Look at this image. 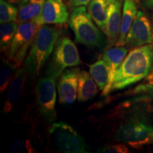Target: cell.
<instances>
[{"label":"cell","mask_w":153,"mask_h":153,"mask_svg":"<svg viewBox=\"0 0 153 153\" xmlns=\"http://www.w3.org/2000/svg\"><path fill=\"white\" fill-rule=\"evenodd\" d=\"M126 104L116 108L121 113L120 121L114 129V139L119 143L139 148L151 143L153 126L145 104Z\"/></svg>","instance_id":"cell-1"},{"label":"cell","mask_w":153,"mask_h":153,"mask_svg":"<svg viewBox=\"0 0 153 153\" xmlns=\"http://www.w3.org/2000/svg\"><path fill=\"white\" fill-rule=\"evenodd\" d=\"M153 66V44L132 49L115 74L111 89L121 90L145 79Z\"/></svg>","instance_id":"cell-2"},{"label":"cell","mask_w":153,"mask_h":153,"mask_svg":"<svg viewBox=\"0 0 153 153\" xmlns=\"http://www.w3.org/2000/svg\"><path fill=\"white\" fill-rule=\"evenodd\" d=\"M49 25H42L39 28L25 60V68L30 75L39 74L60 38V28Z\"/></svg>","instance_id":"cell-3"},{"label":"cell","mask_w":153,"mask_h":153,"mask_svg":"<svg viewBox=\"0 0 153 153\" xmlns=\"http://www.w3.org/2000/svg\"><path fill=\"white\" fill-rule=\"evenodd\" d=\"M69 26L74 32L75 42L89 48H106V38L104 32L94 24L93 19L87 12L85 6H80L73 9Z\"/></svg>","instance_id":"cell-4"},{"label":"cell","mask_w":153,"mask_h":153,"mask_svg":"<svg viewBox=\"0 0 153 153\" xmlns=\"http://www.w3.org/2000/svg\"><path fill=\"white\" fill-rule=\"evenodd\" d=\"M80 64L81 60L76 45L68 37L62 36L56 42L45 74L57 79L67 68Z\"/></svg>","instance_id":"cell-5"},{"label":"cell","mask_w":153,"mask_h":153,"mask_svg":"<svg viewBox=\"0 0 153 153\" xmlns=\"http://www.w3.org/2000/svg\"><path fill=\"white\" fill-rule=\"evenodd\" d=\"M49 137L59 152L87 153V145L83 137L71 126L65 122H53L50 126Z\"/></svg>","instance_id":"cell-6"},{"label":"cell","mask_w":153,"mask_h":153,"mask_svg":"<svg viewBox=\"0 0 153 153\" xmlns=\"http://www.w3.org/2000/svg\"><path fill=\"white\" fill-rule=\"evenodd\" d=\"M41 27L36 19L19 24L18 29L11 42L7 58L12 62L17 68L26 59L28 49L31 46L37 31Z\"/></svg>","instance_id":"cell-7"},{"label":"cell","mask_w":153,"mask_h":153,"mask_svg":"<svg viewBox=\"0 0 153 153\" xmlns=\"http://www.w3.org/2000/svg\"><path fill=\"white\" fill-rule=\"evenodd\" d=\"M56 79L53 76L45 75L40 78L36 88V100L40 112L49 123H53L56 120L55 111L56 103Z\"/></svg>","instance_id":"cell-8"},{"label":"cell","mask_w":153,"mask_h":153,"mask_svg":"<svg viewBox=\"0 0 153 153\" xmlns=\"http://www.w3.org/2000/svg\"><path fill=\"white\" fill-rule=\"evenodd\" d=\"M148 44H153L152 25L148 16L142 11H138L126 36L124 46L133 49Z\"/></svg>","instance_id":"cell-9"},{"label":"cell","mask_w":153,"mask_h":153,"mask_svg":"<svg viewBox=\"0 0 153 153\" xmlns=\"http://www.w3.org/2000/svg\"><path fill=\"white\" fill-rule=\"evenodd\" d=\"M79 73V68L76 67L67 68L61 74L57 85L59 103L62 104H72L76 101Z\"/></svg>","instance_id":"cell-10"},{"label":"cell","mask_w":153,"mask_h":153,"mask_svg":"<svg viewBox=\"0 0 153 153\" xmlns=\"http://www.w3.org/2000/svg\"><path fill=\"white\" fill-rule=\"evenodd\" d=\"M64 0H46L36 20L39 25H62L68 21L69 14Z\"/></svg>","instance_id":"cell-11"},{"label":"cell","mask_w":153,"mask_h":153,"mask_svg":"<svg viewBox=\"0 0 153 153\" xmlns=\"http://www.w3.org/2000/svg\"><path fill=\"white\" fill-rule=\"evenodd\" d=\"M121 1L111 0L108 10L106 26V46L105 50L113 48L117 43L121 26Z\"/></svg>","instance_id":"cell-12"},{"label":"cell","mask_w":153,"mask_h":153,"mask_svg":"<svg viewBox=\"0 0 153 153\" xmlns=\"http://www.w3.org/2000/svg\"><path fill=\"white\" fill-rule=\"evenodd\" d=\"M127 53L128 49L124 46H116V48L105 50L102 55V59L106 61L108 67V81L102 91L101 97H105L111 93L115 74L127 55Z\"/></svg>","instance_id":"cell-13"},{"label":"cell","mask_w":153,"mask_h":153,"mask_svg":"<svg viewBox=\"0 0 153 153\" xmlns=\"http://www.w3.org/2000/svg\"><path fill=\"white\" fill-rule=\"evenodd\" d=\"M26 70L25 68H19L15 72L11 81L10 87L4 105V112L8 113L12 109L15 104L20 100L23 94L25 81H26Z\"/></svg>","instance_id":"cell-14"},{"label":"cell","mask_w":153,"mask_h":153,"mask_svg":"<svg viewBox=\"0 0 153 153\" xmlns=\"http://www.w3.org/2000/svg\"><path fill=\"white\" fill-rule=\"evenodd\" d=\"M137 11L135 0H124L120 35L116 46H124L127 34L136 17Z\"/></svg>","instance_id":"cell-15"},{"label":"cell","mask_w":153,"mask_h":153,"mask_svg":"<svg viewBox=\"0 0 153 153\" xmlns=\"http://www.w3.org/2000/svg\"><path fill=\"white\" fill-rule=\"evenodd\" d=\"M98 87L90 73L82 70L79 75L77 100L79 102H85L94 98L99 91Z\"/></svg>","instance_id":"cell-16"},{"label":"cell","mask_w":153,"mask_h":153,"mask_svg":"<svg viewBox=\"0 0 153 153\" xmlns=\"http://www.w3.org/2000/svg\"><path fill=\"white\" fill-rule=\"evenodd\" d=\"M111 0H91L88 5L89 14L97 26L106 33L108 7Z\"/></svg>","instance_id":"cell-17"},{"label":"cell","mask_w":153,"mask_h":153,"mask_svg":"<svg viewBox=\"0 0 153 153\" xmlns=\"http://www.w3.org/2000/svg\"><path fill=\"white\" fill-rule=\"evenodd\" d=\"M46 0H28V2L20 6L17 22H26L37 17L43 9Z\"/></svg>","instance_id":"cell-18"},{"label":"cell","mask_w":153,"mask_h":153,"mask_svg":"<svg viewBox=\"0 0 153 153\" xmlns=\"http://www.w3.org/2000/svg\"><path fill=\"white\" fill-rule=\"evenodd\" d=\"M89 73L98 85L99 90L103 91L108 81V67L103 59L89 66Z\"/></svg>","instance_id":"cell-19"},{"label":"cell","mask_w":153,"mask_h":153,"mask_svg":"<svg viewBox=\"0 0 153 153\" xmlns=\"http://www.w3.org/2000/svg\"><path fill=\"white\" fill-rule=\"evenodd\" d=\"M18 27L19 23L17 22V21L1 24L0 46H1V52H3L5 55H7L8 53L11 43L14 39Z\"/></svg>","instance_id":"cell-20"},{"label":"cell","mask_w":153,"mask_h":153,"mask_svg":"<svg viewBox=\"0 0 153 153\" xmlns=\"http://www.w3.org/2000/svg\"><path fill=\"white\" fill-rule=\"evenodd\" d=\"M16 66L5 57L2 58V65L0 70V90L2 93L8 87L11 79L14 75V72Z\"/></svg>","instance_id":"cell-21"},{"label":"cell","mask_w":153,"mask_h":153,"mask_svg":"<svg viewBox=\"0 0 153 153\" xmlns=\"http://www.w3.org/2000/svg\"><path fill=\"white\" fill-rule=\"evenodd\" d=\"M19 11L12 4L1 0L0 1V22L4 23L15 22L18 19Z\"/></svg>","instance_id":"cell-22"},{"label":"cell","mask_w":153,"mask_h":153,"mask_svg":"<svg viewBox=\"0 0 153 153\" xmlns=\"http://www.w3.org/2000/svg\"><path fill=\"white\" fill-rule=\"evenodd\" d=\"M9 150L11 152H36L35 149L33 148L29 140L23 141L22 140L16 138L14 140L9 147Z\"/></svg>","instance_id":"cell-23"},{"label":"cell","mask_w":153,"mask_h":153,"mask_svg":"<svg viewBox=\"0 0 153 153\" xmlns=\"http://www.w3.org/2000/svg\"><path fill=\"white\" fill-rule=\"evenodd\" d=\"M98 152L104 153H126L128 152V148L123 144L109 145L100 148Z\"/></svg>","instance_id":"cell-24"},{"label":"cell","mask_w":153,"mask_h":153,"mask_svg":"<svg viewBox=\"0 0 153 153\" xmlns=\"http://www.w3.org/2000/svg\"><path fill=\"white\" fill-rule=\"evenodd\" d=\"M91 0H70L68 2V7L70 10H73L80 6H87Z\"/></svg>","instance_id":"cell-25"},{"label":"cell","mask_w":153,"mask_h":153,"mask_svg":"<svg viewBox=\"0 0 153 153\" xmlns=\"http://www.w3.org/2000/svg\"><path fill=\"white\" fill-rule=\"evenodd\" d=\"M137 1L143 7L148 9H153V0H137Z\"/></svg>","instance_id":"cell-26"},{"label":"cell","mask_w":153,"mask_h":153,"mask_svg":"<svg viewBox=\"0 0 153 153\" xmlns=\"http://www.w3.org/2000/svg\"><path fill=\"white\" fill-rule=\"evenodd\" d=\"M145 82L150 84V85H153V66L150 72L149 73L148 75L147 76V77L145 78Z\"/></svg>","instance_id":"cell-27"},{"label":"cell","mask_w":153,"mask_h":153,"mask_svg":"<svg viewBox=\"0 0 153 153\" xmlns=\"http://www.w3.org/2000/svg\"><path fill=\"white\" fill-rule=\"evenodd\" d=\"M4 1H7V2L12 4H19V0H4Z\"/></svg>","instance_id":"cell-28"},{"label":"cell","mask_w":153,"mask_h":153,"mask_svg":"<svg viewBox=\"0 0 153 153\" xmlns=\"http://www.w3.org/2000/svg\"><path fill=\"white\" fill-rule=\"evenodd\" d=\"M19 4H20V6H22V5L25 4L26 3H27L28 0H19Z\"/></svg>","instance_id":"cell-29"},{"label":"cell","mask_w":153,"mask_h":153,"mask_svg":"<svg viewBox=\"0 0 153 153\" xmlns=\"http://www.w3.org/2000/svg\"><path fill=\"white\" fill-rule=\"evenodd\" d=\"M151 143L153 144V133H152V139H151Z\"/></svg>","instance_id":"cell-30"},{"label":"cell","mask_w":153,"mask_h":153,"mask_svg":"<svg viewBox=\"0 0 153 153\" xmlns=\"http://www.w3.org/2000/svg\"><path fill=\"white\" fill-rule=\"evenodd\" d=\"M64 1H66V0H64Z\"/></svg>","instance_id":"cell-31"},{"label":"cell","mask_w":153,"mask_h":153,"mask_svg":"<svg viewBox=\"0 0 153 153\" xmlns=\"http://www.w3.org/2000/svg\"><path fill=\"white\" fill-rule=\"evenodd\" d=\"M152 109H153V107H152Z\"/></svg>","instance_id":"cell-32"}]
</instances>
